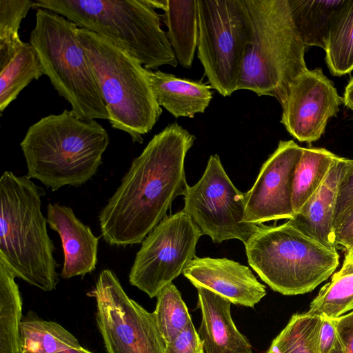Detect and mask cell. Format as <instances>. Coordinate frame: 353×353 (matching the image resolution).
Returning <instances> with one entry per match:
<instances>
[{"label": "cell", "mask_w": 353, "mask_h": 353, "mask_svg": "<svg viewBox=\"0 0 353 353\" xmlns=\"http://www.w3.org/2000/svg\"><path fill=\"white\" fill-rule=\"evenodd\" d=\"M146 72L159 105L176 118H193L209 105L212 98L210 85L159 70L147 69Z\"/></svg>", "instance_id": "obj_19"}, {"label": "cell", "mask_w": 353, "mask_h": 353, "mask_svg": "<svg viewBox=\"0 0 353 353\" xmlns=\"http://www.w3.org/2000/svg\"><path fill=\"white\" fill-rule=\"evenodd\" d=\"M57 353H93L90 350L83 347L81 346L80 347L77 348H70L65 350H63Z\"/></svg>", "instance_id": "obj_37"}, {"label": "cell", "mask_w": 353, "mask_h": 353, "mask_svg": "<svg viewBox=\"0 0 353 353\" xmlns=\"http://www.w3.org/2000/svg\"><path fill=\"white\" fill-rule=\"evenodd\" d=\"M196 288L197 307L202 315L198 334L205 352L253 353L249 341L238 330L232 319V303L209 289Z\"/></svg>", "instance_id": "obj_17"}, {"label": "cell", "mask_w": 353, "mask_h": 353, "mask_svg": "<svg viewBox=\"0 0 353 353\" xmlns=\"http://www.w3.org/2000/svg\"><path fill=\"white\" fill-rule=\"evenodd\" d=\"M47 221L61 241L63 265L61 277L64 279L81 276L95 270L97 263L99 237L88 225L83 223L68 206L49 203Z\"/></svg>", "instance_id": "obj_16"}, {"label": "cell", "mask_w": 353, "mask_h": 353, "mask_svg": "<svg viewBox=\"0 0 353 353\" xmlns=\"http://www.w3.org/2000/svg\"><path fill=\"white\" fill-rule=\"evenodd\" d=\"M153 312L165 343L173 341L192 321L188 307L176 286L170 283L157 295Z\"/></svg>", "instance_id": "obj_29"}, {"label": "cell", "mask_w": 353, "mask_h": 353, "mask_svg": "<svg viewBox=\"0 0 353 353\" xmlns=\"http://www.w3.org/2000/svg\"><path fill=\"white\" fill-rule=\"evenodd\" d=\"M338 157L325 148H303L293 182L292 207L294 215L319 188Z\"/></svg>", "instance_id": "obj_24"}, {"label": "cell", "mask_w": 353, "mask_h": 353, "mask_svg": "<svg viewBox=\"0 0 353 353\" xmlns=\"http://www.w3.org/2000/svg\"><path fill=\"white\" fill-rule=\"evenodd\" d=\"M346 168L341 180L334 216V232L342 217L353 207V159H345Z\"/></svg>", "instance_id": "obj_31"}, {"label": "cell", "mask_w": 353, "mask_h": 353, "mask_svg": "<svg viewBox=\"0 0 353 353\" xmlns=\"http://www.w3.org/2000/svg\"><path fill=\"white\" fill-rule=\"evenodd\" d=\"M353 266L343 265L311 302L308 314L336 319L352 310Z\"/></svg>", "instance_id": "obj_27"}, {"label": "cell", "mask_w": 353, "mask_h": 353, "mask_svg": "<svg viewBox=\"0 0 353 353\" xmlns=\"http://www.w3.org/2000/svg\"><path fill=\"white\" fill-rule=\"evenodd\" d=\"M201 236L183 210L166 216L141 242L129 273L130 284L156 297L196 257Z\"/></svg>", "instance_id": "obj_12"}, {"label": "cell", "mask_w": 353, "mask_h": 353, "mask_svg": "<svg viewBox=\"0 0 353 353\" xmlns=\"http://www.w3.org/2000/svg\"><path fill=\"white\" fill-rule=\"evenodd\" d=\"M345 168V158L339 157L319 188L289 220L303 233L336 252L333 222L338 189Z\"/></svg>", "instance_id": "obj_18"}, {"label": "cell", "mask_w": 353, "mask_h": 353, "mask_svg": "<svg viewBox=\"0 0 353 353\" xmlns=\"http://www.w3.org/2000/svg\"><path fill=\"white\" fill-rule=\"evenodd\" d=\"M344 105L353 111V77H352L345 88L343 95Z\"/></svg>", "instance_id": "obj_36"}, {"label": "cell", "mask_w": 353, "mask_h": 353, "mask_svg": "<svg viewBox=\"0 0 353 353\" xmlns=\"http://www.w3.org/2000/svg\"><path fill=\"white\" fill-rule=\"evenodd\" d=\"M324 50L332 75L341 77L353 71V0H346L335 17Z\"/></svg>", "instance_id": "obj_25"}, {"label": "cell", "mask_w": 353, "mask_h": 353, "mask_svg": "<svg viewBox=\"0 0 353 353\" xmlns=\"http://www.w3.org/2000/svg\"><path fill=\"white\" fill-rule=\"evenodd\" d=\"M164 22L178 62L190 68L199 37L197 0H167Z\"/></svg>", "instance_id": "obj_20"}, {"label": "cell", "mask_w": 353, "mask_h": 353, "mask_svg": "<svg viewBox=\"0 0 353 353\" xmlns=\"http://www.w3.org/2000/svg\"><path fill=\"white\" fill-rule=\"evenodd\" d=\"M343 265L353 266V248L345 252Z\"/></svg>", "instance_id": "obj_38"}, {"label": "cell", "mask_w": 353, "mask_h": 353, "mask_svg": "<svg viewBox=\"0 0 353 353\" xmlns=\"http://www.w3.org/2000/svg\"><path fill=\"white\" fill-rule=\"evenodd\" d=\"M19 332L21 353H57L81 346L62 325L44 320L34 312L22 318Z\"/></svg>", "instance_id": "obj_22"}, {"label": "cell", "mask_w": 353, "mask_h": 353, "mask_svg": "<svg viewBox=\"0 0 353 353\" xmlns=\"http://www.w3.org/2000/svg\"><path fill=\"white\" fill-rule=\"evenodd\" d=\"M32 8L52 10L108 39L146 69L177 65L160 17L148 0H35Z\"/></svg>", "instance_id": "obj_4"}, {"label": "cell", "mask_w": 353, "mask_h": 353, "mask_svg": "<svg viewBox=\"0 0 353 353\" xmlns=\"http://www.w3.org/2000/svg\"><path fill=\"white\" fill-rule=\"evenodd\" d=\"M183 274L195 288L209 289L235 305L254 307L266 295L265 286L248 267L226 258L196 256Z\"/></svg>", "instance_id": "obj_15"}, {"label": "cell", "mask_w": 353, "mask_h": 353, "mask_svg": "<svg viewBox=\"0 0 353 353\" xmlns=\"http://www.w3.org/2000/svg\"><path fill=\"white\" fill-rule=\"evenodd\" d=\"M79 36L97 81L114 129L134 143L154 127L162 113L147 69L127 51L94 32L79 28Z\"/></svg>", "instance_id": "obj_6"}, {"label": "cell", "mask_w": 353, "mask_h": 353, "mask_svg": "<svg viewBox=\"0 0 353 353\" xmlns=\"http://www.w3.org/2000/svg\"><path fill=\"white\" fill-rule=\"evenodd\" d=\"M320 317L321 319L315 338V352L343 353V347L333 319Z\"/></svg>", "instance_id": "obj_32"}, {"label": "cell", "mask_w": 353, "mask_h": 353, "mask_svg": "<svg viewBox=\"0 0 353 353\" xmlns=\"http://www.w3.org/2000/svg\"><path fill=\"white\" fill-rule=\"evenodd\" d=\"M246 200L247 192L235 187L214 154L199 181L188 186L182 210L214 243L238 239L245 245L263 225L245 221Z\"/></svg>", "instance_id": "obj_10"}, {"label": "cell", "mask_w": 353, "mask_h": 353, "mask_svg": "<svg viewBox=\"0 0 353 353\" xmlns=\"http://www.w3.org/2000/svg\"><path fill=\"white\" fill-rule=\"evenodd\" d=\"M303 148L292 140L280 141L264 162L251 189L247 192L245 221L263 224L292 219L293 182Z\"/></svg>", "instance_id": "obj_14"}, {"label": "cell", "mask_w": 353, "mask_h": 353, "mask_svg": "<svg viewBox=\"0 0 353 353\" xmlns=\"http://www.w3.org/2000/svg\"><path fill=\"white\" fill-rule=\"evenodd\" d=\"M320 319L307 312L292 315L266 353H316L315 338Z\"/></svg>", "instance_id": "obj_28"}, {"label": "cell", "mask_w": 353, "mask_h": 353, "mask_svg": "<svg viewBox=\"0 0 353 353\" xmlns=\"http://www.w3.org/2000/svg\"><path fill=\"white\" fill-rule=\"evenodd\" d=\"M110 143L95 119H82L71 110L49 114L33 123L20 143L27 176L56 191L80 186L98 171Z\"/></svg>", "instance_id": "obj_2"}, {"label": "cell", "mask_w": 353, "mask_h": 353, "mask_svg": "<svg viewBox=\"0 0 353 353\" xmlns=\"http://www.w3.org/2000/svg\"><path fill=\"white\" fill-rule=\"evenodd\" d=\"M253 37L243 64L238 90L271 96L281 104L293 81L306 71L305 47L288 0H244Z\"/></svg>", "instance_id": "obj_5"}, {"label": "cell", "mask_w": 353, "mask_h": 353, "mask_svg": "<svg viewBox=\"0 0 353 353\" xmlns=\"http://www.w3.org/2000/svg\"><path fill=\"white\" fill-rule=\"evenodd\" d=\"M195 137L177 123L155 134L131 163L120 185L102 208L101 236L110 245L141 243L167 215L188 185L185 159Z\"/></svg>", "instance_id": "obj_1"}, {"label": "cell", "mask_w": 353, "mask_h": 353, "mask_svg": "<svg viewBox=\"0 0 353 353\" xmlns=\"http://www.w3.org/2000/svg\"><path fill=\"white\" fill-rule=\"evenodd\" d=\"M346 0H288L305 49L325 50L331 26Z\"/></svg>", "instance_id": "obj_21"}, {"label": "cell", "mask_w": 353, "mask_h": 353, "mask_svg": "<svg viewBox=\"0 0 353 353\" xmlns=\"http://www.w3.org/2000/svg\"><path fill=\"white\" fill-rule=\"evenodd\" d=\"M352 310H353V304H352Z\"/></svg>", "instance_id": "obj_39"}, {"label": "cell", "mask_w": 353, "mask_h": 353, "mask_svg": "<svg viewBox=\"0 0 353 353\" xmlns=\"http://www.w3.org/2000/svg\"><path fill=\"white\" fill-rule=\"evenodd\" d=\"M43 74L37 54L30 43L23 46L9 63L0 70V111L17 99L32 81Z\"/></svg>", "instance_id": "obj_26"}, {"label": "cell", "mask_w": 353, "mask_h": 353, "mask_svg": "<svg viewBox=\"0 0 353 353\" xmlns=\"http://www.w3.org/2000/svg\"><path fill=\"white\" fill-rule=\"evenodd\" d=\"M198 57L212 88L223 97L238 90L253 25L244 0H197Z\"/></svg>", "instance_id": "obj_9"}, {"label": "cell", "mask_w": 353, "mask_h": 353, "mask_svg": "<svg viewBox=\"0 0 353 353\" xmlns=\"http://www.w3.org/2000/svg\"><path fill=\"white\" fill-rule=\"evenodd\" d=\"M332 319L343 347V353H353V310L347 314Z\"/></svg>", "instance_id": "obj_35"}, {"label": "cell", "mask_w": 353, "mask_h": 353, "mask_svg": "<svg viewBox=\"0 0 353 353\" xmlns=\"http://www.w3.org/2000/svg\"><path fill=\"white\" fill-rule=\"evenodd\" d=\"M88 295L96 300L97 323L108 353H165L153 312L128 296L112 270L101 271Z\"/></svg>", "instance_id": "obj_11"}, {"label": "cell", "mask_w": 353, "mask_h": 353, "mask_svg": "<svg viewBox=\"0 0 353 353\" xmlns=\"http://www.w3.org/2000/svg\"><path fill=\"white\" fill-rule=\"evenodd\" d=\"M16 276L0 259V353H21L22 299Z\"/></svg>", "instance_id": "obj_23"}, {"label": "cell", "mask_w": 353, "mask_h": 353, "mask_svg": "<svg viewBox=\"0 0 353 353\" xmlns=\"http://www.w3.org/2000/svg\"><path fill=\"white\" fill-rule=\"evenodd\" d=\"M30 43L58 94L82 119H109L92 68L81 45L79 27L52 10L37 8Z\"/></svg>", "instance_id": "obj_7"}, {"label": "cell", "mask_w": 353, "mask_h": 353, "mask_svg": "<svg viewBox=\"0 0 353 353\" xmlns=\"http://www.w3.org/2000/svg\"><path fill=\"white\" fill-rule=\"evenodd\" d=\"M343 103L333 82L320 68L307 69L290 85L281 104V123L294 138L311 143L324 134L330 119Z\"/></svg>", "instance_id": "obj_13"}, {"label": "cell", "mask_w": 353, "mask_h": 353, "mask_svg": "<svg viewBox=\"0 0 353 353\" xmlns=\"http://www.w3.org/2000/svg\"><path fill=\"white\" fill-rule=\"evenodd\" d=\"M33 8L32 0L0 1V70L4 68L24 43L19 30L22 20Z\"/></svg>", "instance_id": "obj_30"}, {"label": "cell", "mask_w": 353, "mask_h": 353, "mask_svg": "<svg viewBox=\"0 0 353 353\" xmlns=\"http://www.w3.org/2000/svg\"><path fill=\"white\" fill-rule=\"evenodd\" d=\"M249 265L273 290L284 295L312 291L334 272L338 252L307 236L289 220L263 225L245 244Z\"/></svg>", "instance_id": "obj_8"}, {"label": "cell", "mask_w": 353, "mask_h": 353, "mask_svg": "<svg viewBox=\"0 0 353 353\" xmlns=\"http://www.w3.org/2000/svg\"><path fill=\"white\" fill-rule=\"evenodd\" d=\"M44 190L27 175L3 172L0 179V259L19 277L50 292L59 282L55 247L41 212Z\"/></svg>", "instance_id": "obj_3"}, {"label": "cell", "mask_w": 353, "mask_h": 353, "mask_svg": "<svg viewBox=\"0 0 353 353\" xmlns=\"http://www.w3.org/2000/svg\"><path fill=\"white\" fill-rule=\"evenodd\" d=\"M334 234L337 250L347 252L353 248V207L342 217Z\"/></svg>", "instance_id": "obj_34"}, {"label": "cell", "mask_w": 353, "mask_h": 353, "mask_svg": "<svg viewBox=\"0 0 353 353\" xmlns=\"http://www.w3.org/2000/svg\"><path fill=\"white\" fill-rule=\"evenodd\" d=\"M204 346L191 321L171 342L165 345V353H204Z\"/></svg>", "instance_id": "obj_33"}]
</instances>
